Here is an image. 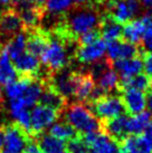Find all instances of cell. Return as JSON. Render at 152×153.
<instances>
[{
    "label": "cell",
    "mask_w": 152,
    "mask_h": 153,
    "mask_svg": "<svg viewBox=\"0 0 152 153\" xmlns=\"http://www.w3.org/2000/svg\"><path fill=\"white\" fill-rule=\"evenodd\" d=\"M65 122H67L77 133L87 134L92 132L101 131V122L96 115L91 111L89 105L84 103L76 102L67 105L62 113Z\"/></svg>",
    "instance_id": "cell-1"
},
{
    "label": "cell",
    "mask_w": 152,
    "mask_h": 153,
    "mask_svg": "<svg viewBox=\"0 0 152 153\" xmlns=\"http://www.w3.org/2000/svg\"><path fill=\"white\" fill-rule=\"evenodd\" d=\"M49 33V43L47 45L44 54L40 57L42 63L51 74L57 73L66 67L69 63V53L67 46L71 42H65L58 36Z\"/></svg>",
    "instance_id": "cell-2"
},
{
    "label": "cell",
    "mask_w": 152,
    "mask_h": 153,
    "mask_svg": "<svg viewBox=\"0 0 152 153\" xmlns=\"http://www.w3.org/2000/svg\"><path fill=\"white\" fill-rule=\"evenodd\" d=\"M89 108L94 114L102 120V122L115 119L127 112L122 97L109 94L91 102Z\"/></svg>",
    "instance_id": "cell-3"
},
{
    "label": "cell",
    "mask_w": 152,
    "mask_h": 153,
    "mask_svg": "<svg viewBox=\"0 0 152 153\" xmlns=\"http://www.w3.org/2000/svg\"><path fill=\"white\" fill-rule=\"evenodd\" d=\"M34 139L29 133L15 123L4 124V151L7 153H25L27 145Z\"/></svg>",
    "instance_id": "cell-4"
},
{
    "label": "cell",
    "mask_w": 152,
    "mask_h": 153,
    "mask_svg": "<svg viewBox=\"0 0 152 153\" xmlns=\"http://www.w3.org/2000/svg\"><path fill=\"white\" fill-rule=\"evenodd\" d=\"M140 0H110L107 8L110 16L118 24H127L136 17L141 11Z\"/></svg>",
    "instance_id": "cell-5"
},
{
    "label": "cell",
    "mask_w": 152,
    "mask_h": 153,
    "mask_svg": "<svg viewBox=\"0 0 152 153\" xmlns=\"http://www.w3.org/2000/svg\"><path fill=\"white\" fill-rule=\"evenodd\" d=\"M60 114L57 111L51 107L44 106L38 104L33 108L30 113V123H31V136L35 137L44 133L48 126L55 123Z\"/></svg>",
    "instance_id": "cell-6"
},
{
    "label": "cell",
    "mask_w": 152,
    "mask_h": 153,
    "mask_svg": "<svg viewBox=\"0 0 152 153\" xmlns=\"http://www.w3.org/2000/svg\"><path fill=\"white\" fill-rule=\"evenodd\" d=\"M82 139L87 145L89 153H118L120 151L116 142L102 131L84 134Z\"/></svg>",
    "instance_id": "cell-7"
},
{
    "label": "cell",
    "mask_w": 152,
    "mask_h": 153,
    "mask_svg": "<svg viewBox=\"0 0 152 153\" xmlns=\"http://www.w3.org/2000/svg\"><path fill=\"white\" fill-rule=\"evenodd\" d=\"M106 56V42L97 39L89 45L78 46L75 51V57L83 64H95L101 62Z\"/></svg>",
    "instance_id": "cell-8"
},
{
    "label": "cell",
    "mask_w": 152,
    "mask_h": 153,
    "mask_svg": "<svg viewBox=\"0 0 152 153\" xmlns=\"http://www.w3.org/2000/svg\"><path fill=\"white\" fill-rule=\"evenodd\" d=\"M13 65L19 77H31L37 78L42 69L40 60L36 56L24 51L22 54L13 59Z\"/></svg>",
    "instance_id": "cell-9"
},
{
    "label": "cell",
    "mask_w": 152,
    "mask_h": 153,
    "mask_svg": "<svg viewBox=\"0 0 152 153\" xmlns=\"http://www.w3.org/2000/svg\"><path fill=\"white\" fill-rule=\"evenodd\" d=\"M24 31L21 19L13 9H4L0 11V36L6 37L7 42L13 36ZM6 42V43H7Z\"/></svg>",
    "instance_id": "cell-10"
},
{
    "label": "cell",
    "mask_w": 152,
    "mask_h": 153,
    "mask_svg": "<svg viewBox=\"0 0 152 153\" xmlns=\"http://www.w3.org/2000/svg\"><path fill=\"white\" fill-rule=\"evenodd\" d=\"M27 43H26V51L36 56L40 59L44 54L47 45L49 43V33L39 27L34 30L27 31Z\"/></svg>",
    "instance_id": "cell-11"
},
{
    "label": "cell",
    "mask_w": 152,
    "mask_h": 153,
    "mask_svg": "<svg viewBox=\"0 0 152 153\" xmlns=\"http://www.w3.org/2000/svg\"><path fill=\"white\" fill-rule=\"evenodd\" d=\"M138 55V47L134 44L127 42L114 40L106 43V56L110 63L121 59H129L136 57Z\"/></svg>",
    "instance_id": "cell-12"
},
{
    "label": "cell",
    "mask_w": 152,
    "mask_h": 153,
    "mask_svg": "<svg viewBox=\"0 0 152 153\" xmlns=\"http://www.w3.org/2000/svg\"><path fill=\"white\" fill-rule=\"evenodd\" d=\"M122 101L129 114L135 115L145 111L147 96L144 92L135 88H123Z\"/></svg>",
    "instance_id": "cell-13"
},
{
    "label": "cell",
    "mask_w": 152,
    "mask_h": 153,
    "mask_svg": "<svg viewBox=\"0 0 152 153\" xmlns=\"http://www.w3.org/2000/svg\"><path fill=\"white\" fill-rule=\"evenodd\" d=\"M112 67L118 74L120 79L131 78L141 74L143 71V59L136 56L129 59H121L111 63Z\"/></svg>",
    "instance_id": "cell-14"
},
{
    "label": "cell",
    "mask_w": 152,
    "mask_h": 153,
    "mask_svg": "<svg viewBox=\"0 0 152 153\" xmlns=\"http://www.w3.org/2000/svg\"><path fill=\"white\" fill-rule=\"evenodd\" d=\"M38 103L40 105L51 107L53 110L57 111L62 115L64 110L67 106V98H65L62 94H59L53 86L45 83Z\"/></svg>",
    "instance_id": "cell-15"
},
{
    "label": "cell",
    "mask_w": 152,
    "mask_h": 153,
    "mask_svg": "<svg viewBox=\"0 0 152 153\" xmlns=\"http://www.w3.org/2000/svg\"><path fill=\"white\" fill-rule=\"evenodd\" d=\"M127 117L125 114L109 121H103L101 122V131L104 132L114 142H121L127 135Z\"/></svg>",
    "instance_id": "cell-16"
},
{
    "label": "cell",
    "mask_w": 152,
    "mask_h": 153,
    "mask_svg": "<svg viewBox=\"0 0 152 153\" xmlns=\"http://www.w3.org/2000/svg\"><path fill=\"white\" fill-rule=\"evenodd\" d=\"M19 78L8 51L4 46L0 47V85L8 86Z\"/></svg>",
    "instance_id": "cell-17"
},
{
    "label": "cell",
    "mask_w": 152,
    "mask_h": 153,
    "mask_svg": "<svg viewBox=\"0 0 152 153\" xmlns=\"http://www.w3.org/2000/svg\"><path fill=\"white\" fill-rule=\"evenodd\" d=\"M95 88V81L89 73H78L77 83L74 96L80 103H84L91 98V95Z\"/></svg>",
    "instance_id": "cell-18"
},
{
    "label": "cell",
    "mask_w": 152,
    "mask_h": 153,
    "mask_svg": "<svg viewBox=\"0 0 152 153\" xmlns=\"http://www.w3.org/2000/svg\"><path fill=\"white\" fill-rule=\"evenodd\" d=\"M120 145L123 153H152L151 146L141 134L127 135L120 142Z\"/></svg>",
    "instance_id": "cell-19"
},
{
    "label": "cell",
    "mask_w": 152,
    "mask_h": 153,
    "mask_svg": "<svg viewBox=\"0 0 152 153\" xmlns=\"http://www.w3.org/2000/svg\"><path fill=\"white\" fill-rule=\"evenodd\" d=\"M145 33V25H144L142 18L133 19L131 22L124 24L122 30V37L125 42L131 44H140L142 42Z\"/></svg>",
    "instance_id": "cell-20"
},
{
    "label": "cell",
    "mask_w": 152,
    "mask_h": 153,
    "mask_svg": "<svg viewBox=\"0 0 152 153\" xmlns=\"http://www.w3.org/2000/svg\"><path fill=\"white\" fill-rule=\"evenodd\" d=\"M122 30L123 26L118 22H115L111 16L103 17L101 19L100 35H102L103 40H105L106 43L118 40L122 37Z\"/></svg>",
    "instance_id": "cell-21"
},
{
    "label": "cell",
    "mask_w": 152,
    "mask_h": 153,
    "mask_svg": "<svg viewBox=\"0 0 152 153\" xmlns=\"http://www.w3.org/2000/svg\"><path fill=\"white\" fill-rule=\"evenodd\" d=\"M151 121L152 114L149 111H143L139 114L132 115L131 117H127V135H140V134H142Z\"/></svg>",
    "instance_id": "cell-22"
},
{
    "label": "cell",
    "mask_w": 152,
    "mask_h": 153,
    "mask_svg": "<svg viewBox=\"0 0 152 153\" xmlns=\"http://www.w3.org/2000/svg\"><path fill=\"white\" fill-rule=\"evenodd\" d=\"M38 146L44 153H66V144L49 133H42L35 137Z\"/></svg>",
    "instance_id": "cell-23"
},
{
    "label": "cell",
    "mask_w": 152,
    "mask_h": 153,
    "mask_svg": "<svg viewBox=\"0 0 152 153\" xmlns=\"http://www.w3.org/2000/svg\"><path fill=\"white\" fill-rule=\"evenodd\" d=\"M97 86L107 95L109 93L113 92L118 88L120 85V76L113 69L112 65L106 68L101 75L96 77Z\"/></svg>",
    "instance_id": "cell-24"
},
{
    "label": "cell",
    "mask_w": 152,
    "mask_h": 153,
    "mask_svg": "<svg viewBox=\"0 0 152 153\" xmlns=\"http://www.w3.org/2000/svg\"><path fill=\"white\" fill-rule=\"evenodd\" d=\"M44 84H45V82L38 77L30 83V85L27 87L26 92L24 93V96L21 97L24 100L26 107L36 106V104L39 102V97L42 95Z\"/></svg>",
    "instance_id": "cell-25"
},
{
    "label": "cell",
    "mask_w": 152,
    "mask_h": 153,
    "mask_svg": "<svg viewBox=\"0 0 152 153\" xmlns=\"http://www.w3.org/2000/svg\"><path fill=\"white\" fill-rule=\"evenodd\" d=\"M120 85L122 88H135L141 92H148L152 87V79L145 74H139L134 77L120 79Z\"/></svg>",
    "instance_id": "cell-26"
},
{
    "label": "cell",
    "mask_w": 152,
    "mask_h": 153,
    "mask_svg": "<svg viewBox=\"0 0 152 153\" xmlns=\"http://www.w3.org/2000/svg\"><path fill=\"white\" fill-rule=\"evenodd\" d=\"M26 43H27V34L25 31H21L16 36H13L11 39H9L4 46L6 51H8L10 58L13 59L26 51Z\"/></svg>",
    "instance_id": "cell-27"
},
{
    "label": "cell",
    "mask_w": 152,
    "mask_h": 153,
    "mask_svg": "<svg viewBox=\"0 0 152 153\" xmlns=\"http://www.w3.org/2000/svg\"><path fill=\"white\" fill-rule=\"evenodd\" d=\"M49 134L62 141H71L77 136H80L75 128H72L65 121L53 124V126H51L49 128Z\"/></svg>",
    "instance_id": "cell-28"
},
{
    "label": "cell",
    "mask_w": 152,
    "mask_h": 153,
    "mask_svg": "<svg viewBox=\"0 0 152 153\" xmlns=\"http://www.w3.org/2000/svg\"><path fill=\"white\" fill-rule=\"evenodd\" d=\"M35 78L31 77H19L17 81L11 83L10 85L6 86V94L10 100L21 98L24 96V93L26 92L27 87L30 85V83Z\"/></svg>",
    "instance_id": "cell-29"
},
{
    "label": "cell",
    "mask_w": 152,
    "mask_h": 153,
    "mask_svg": "<svg viewBox=\"0 0 152 153\" xmlns=\"http://www.w3.org/2000/svg\"><path fill=\"white\" fill-rule=\"evenodd\" d=\"M73 0H47L45 4V15L49 13L53 16H64L72 9Z\"/></svg>",
    "instance_id": "cell-30"
},
{
    "label": "cell",
    "mask_w": 152,
    "mask_h": 153,
    "mask_svg": "<svg viewBox=\"0 0 152 153\" xmlns=\"http://www.w3.org/2000/svg\"><path fill=\"white\" fill-rule=\"evenodd\" d=\"M141 18L145 25V33L141 42L142 47L147 53H152V13H145Z\"/></svg>",
    "instance_id": "cell-31"
},
{
    "label": "cell",
    "mask_w": 152,
    "mask_h": 153,
    "mask_svg": "<svg viewBox=\"0 0 152 153\" xmlns=\"http://www.w3.org/2000/svg\"><path fill=\"white\" fill-rule=\"evenodd\" d=\"M66 153H89L87 145L80 136H77L73 140L68 141L66 144Z\"/></svg>",
    "instance_id": "cell-32"
},
{
    "label": "cell",
    "mask_w": 152,
    "mask_h": 153,
    "mask_svg": "<svg viewBox=\"0 0 152 153\" xmlns=\"http://www.w3.org/2000/svg\"><path fill=\"white\" fill-rule=\"evenodd\" d=\"M97 39H100V31L96 29L82 35L80 37H78L77 42L80 44V46H83V45H89V44L94 43V42H96Z\"/></svg>",
    "instance_id": "cell-33"
},
{
    "label": "cell",
    "mask_w": 152,
    "mask_h": 153,
    "mask_svg": "<svg viewBox=\"0 0 152 153\" xmlns=\"http://www.w3.org/2000/svg\"><path fill=\"white\" fill-rule=\"evenodd\" d=\"M143 71L152 79V53H147L143 58Z\"/></svg>",
    "instance_id": "cell-34"
},
{
    "label": "cell",
    "mask_w": 152,
    "mask_h": 153,
    "mask_svg": "<svg viewBox=\"0 0 152 153\" xmlns=\"http://www.w3.org/2000/svg\"><path fill=\"white\" fill-rule=\"evenodd\" d=\"M25 153H44L40 150V148L38 146L37 144V142L35 140L33 141H30L29 142V144L27 145V148H26L25 150Z\"/></svg>",
    "instance_id": "cell-35"
},
{
    "label": "cell",
    "mask_w": 152,
    "mask_h": 153,
    "mask_svg": "<svg viewBox=\"0 0 152 153\" xmlns=\"http://www.w3.org/2000/svg\"><path fill=\"white\" fill-rule=\"evenodd\" d=\"M142 135L144 136V139L147 140V142H148L149 145L151 146V149H152V121L149 123V125L147 126V128L144 130Z\"/></svg>",
    "instance_id": "cell-36"
},
{
    "label": "cell",
    "mask_w": 152,
    "mask_h": 153,
    "mask_svg": "<svg viewBox=\"0 0 152 153\" xmlns=\"http://www.w3.org/2000/svg\"><path fill=\"white\" fill-rule=\"evenodd\" d=\"M13 1H15V0H0V6L4 7V9H9V8H11Z\"/></svg>",
    "instance_id": "cell-37"
},
{
    "label": "cell",
    "mask_w": 152,
    "mask_h": 153,
    "mask_svg": "<svg viewBox=\"0 0 152 153\" xmlns=\"http://www.w3.org/2000/svg\"><path fill=\"white\" fill-rule=\"evenodd\" d=\"M140 2L144 8H147L152 13V0H140Z\"/></svg>",
    "instance_id": "cell-38"
},
{
    "label": "cell",
    "mask_w": 152,
    "mask_h": 153,
    "mask_svg": "<svg viewBox=\"0 0 152 153\" xmlns=\"http://www.w3.org/2000/svg\"><path fill=\"white\" fill-rule=\"evenodd\" d=\"M147 107L149 108V112L152 114V91H150L147 96Z\"/></svg>",
    "instance_id": "cell-39"
},
{
    "label": "cell",
    "mask_w": 152,
    "mask_h": 153,
    "mask_svg": "<svg viewBox=\"0 0 152 153\" xmlns=\"http://www.w3.org/2000/svg\"><path fill=\"white\" fill-rule=\"evenodd\" d=\"M4 150V124H0V153Z\"/></svg>",
    "instance_id": "cell-40"
},
{
    "label": "cell",
    "mask_w": 152,
    "mask_h": 153,
    "mask_svg": "<svg viewBox=\"0 0 152 153\" xmlns=\"http://www.w3.org/2000/svg\"><path fill=\"white\" fill-rule=\"evenodd\" d=\"M92 0H73L76 6H87Z\"/></svg>",
    "instance_id": "cell-41"
},
{
    "label": "cell",
    "mask_w": 152,
    "mask_h": 153,
    "mask_svg": "<svg viewBox=\"0 0 152 153\" xmlns=\"http://www.w3.org/2000/svg\"><path fill=\"white\" fill-rule=\"evenodd\" d=\"M33 1H34L37 6L42 7V8H44V7H45V4H46V2H47V0H33Z\"/></svg>",
    "instance_id": "cell-42"
},
{
    "label": "cell",
    "mask_w": 152,
    "mask_h": 153,
    "mask_svg": "<svg viewBox=\"0 0 152 153\" xmlns=\"http://www.w3.org/2000/svg\"><path fill=\"white\" fill-rule=\"evenodd\" d=\"M2 102H4V100H2V94H1V89H0V107L2 105Z\"/></svg>",
    "instance_id": "cell-43"
},
{
    "label": "cell",
    "mask_w": 152,
    "mask_h": 153,
    "mask_svg": "<svg viewBox=\"0 0 152 153\" xmlns=\"http://www.w3.org/2000/svg\"><path fill=\"white\" fill-rule=\"evenodd\" d=\"M118 153H123V152H122V151H121V150H120V151H118Z\"/></svg>",
    "instance_id": "cell-44"
}]
</instances>
